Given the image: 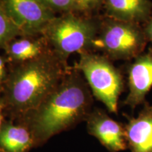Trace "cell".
Here are the masks:
<instances>
[{"label":"cell","mask_w":152,"mask_h":152,"mask_svg":"<svg viewBox=\"0 0 152 152\" xmlns=\"http://www.w3.org/2000/svg\"><path fill=\"white\" fill-rule=\"evenodd\" d=\"M91 92L82 73L71 67L60 84L39 106L23 117L36 138L47 140L87 120L92 112Z\"/></svg>","instance_id":"cell-1"},{"label":"cell","mask_w":152,"mask_h":152,"mask_svg":"<svg viewBox=\"0 0 152 152\" xmlns=\"http://www.w3.org/2000/svg\"><path fill=\"white\" fill-rule=\"evenodd\" d=\"M71 67L52 49L14 65L1 87V102L11 113L24 116L39 106L60 84Z\"/></svg>","instance_id":"cell-2"},{"label":"cell","mask_w":152,"mask_h":152,"mask_svg":"<svg viewBox=\"0 0 152 152\" xmlns=\"http://www.w3.org/2000/svg\"><path fill=\"white\" fill-rule=\"evenodd\" d=\"M102 16L75 12L56 16L42 33L49 47L67 61L73 53L94 52V42L99 30Z\"/></svg>","instance_id":"cell-3"},{"label":"cell","mask_w":152,"mask_h":152,"mask_svg":"<svg viewBox=\"0 0 152 152\" xmlns=\"http://www.w3.org/2000/svg\"><path fill=\"white\" fill-rule=\"evenodd\" d=\"M148 39L142 25L102 16L93 51L111 61H130L144 52Z\"/></svg>","instance_id":"cell-4"},{"label":"cell","mask_w":152,"mask_h":152,"mask_svg":"<svg viewBox=\"0 0 152 152\" xmlns=\"http://www.w3.org/2000/svg\"><path fill=\"white\" fill-rule=\"evenodd\" d=\"M79 56L78 61L73 67L82 73L95 97L109 112L117 113L119 97L125 90L122 73L104 55L85 52Z\"/></svg>","instance_id":"cell-5"},{"label":"cell","mask_w":152,"mask_h":152,"mask_svg":"<svg viewBox=\"0 0 152 152\" xmlns=\"http://www.w3.org/2000/svg\"><path fill=\"white\" fill-rule=\"evenodd\" d=\"M1 4L22 35H39L56 15L40 0H0Z\"/></svg>","instance_id":"cell-6"},{"label":"cell","mask_w":152,"mask_h":152,"mask_svg":"<svg viewBox=\"0 0 152 152\" xmlns=\"http://www.w3.org/2000/svg\"><path fill=\"white\" fill-rule=\"evenodd\" d=\"M133 60L127 69L129 93L123 104L134 109L145 103L152 87V48Z\"/></svg>","instance_id":"cell-7"},{"label":"cell","mask_w":152,"mask_h":152,"mask_svg":"<svg viewBox=\"0 0 152 152\" xmlns=\"http://www.w3.org/2000/svg\"><path fill=\"white\" fill-rule=\"evenodd\" d=\"M87 121L89 133L97 138L109 151L118 152L126 149L128 142L125 125L98 109L92 111Z\"/></svg>","instance_id":"cell-8"},{"label":"cell","mask_w":152,"mask_h":152,"mask_svg":"<svg viewBox=\"0 0 152 152\" xmlns=\"http://www.w3.org/2000/svg\"><path fill=\"white\" fill-rule=\"evenodd\" d=\"M125 125L131 152H152V105L147 102L137 117H128Z\"/></svg>","instance_id":"cell-9"},{"label":"cell","mask_w":152,"mask_h":152,"mask_svg":"<svg viewBox=\"0 0 152 152\" xmlns=\"http://www.w3.org/2000/svg\"><path fill=\"white\" fill-rule=\"evenodd\" d=\"M106 16L110 18L144 25L152 14L151 0H103Z\"/></svg>","instance_id":"cell-10"},{"label":"cell","mask_w":152,"mask_h":152,"mask_svg":"<svg viewBox=\"0 0 152 152\" xmlns=\"http://www.w3.org/2000/svg\"><path fill=\"white\" fill-rule=\"evenodd\" d=\"M50 49L45 38L39 35L19 36L7 44L4 50L8 62L17 65L35 59Z\"/></svg>","instance_id":"cell-11"},{"label":"cell","mask_w":152,"mask_h":152,"mask_svg":"<svg viewBox=\"0 0 152 152\" xmlns=\"http://www.w3.org/2000/svg\"><path fill=\"white\" fill-rule=\"evenodd\" d=\"M32 142L31 134L26 127L6 123L0 128V151L26 152Z\"/></svg>","instance_id":"cell-12"},{"label":"cell","mask_w":152,"mask_h":152,"mask_svg":"<svg viewBox=\"0 0 152 152\" xmlns=\"http://www.w3.org/2000/svg\"><path fill=\"white\" fill-rule=\"evenodd\" d=\"M22 34L18 27L7 16L0 4V49H4L7 45Z\"/></svg>","instance_id":"cell-13"},{"label":"cell","mask_w":152,"mask_h":152,"mask_svg":"<svg viewBox=\"0 0 152 152\" xmlns=\"http://www.w3.org/2000/svg\"><path fill=\"white\" fill-rule=\"evenodd\" d=\"M76 12L86 16H94L103 8V0H72Z\"/></svg>","instance_id":"cell-14"},{"label":"cell","mask_w":152,"mask_h":152,"mask_svg":"<svg viewBox=\"0 0 152 152\" xmlns=\"http://www.w3.org/2000/svg\"><path fill=\"white\" fill-rule=\"evenodd\" d=\"M47 8L55 14H64L76 12L72 0H40Z\"/></svg>","instance_id":"cell-15"},{"label":"cell","mask_w":152,"mask_h":152,"mask_svg":"<svg viewBox=\"0 0 152 152\" xmlns=\"http://www.w3.org/2000/svg\"><path fill=\"white\" fill-rule=\"evenodd\" d=\"M7 63L8 61L7 58L0 56V87H1L5 83L9 73V70L7 66Z\"/></svg>","instance_id":"cell-16"},{"label":"cell","mask_w":152,"mask_h":152,"mask_svg":"<svg viewBox=\"0 0 152 152\" xmlns=\"http://www.w3.org/2000/svg\"><path fill=\"white\" fill-rule=\"evenodd\" d=\"M142 26H143L144 33H145L148 42L152 44V14L149 20H147V22L142 25Z\"/></svg>","instance_id":"cell-17"},{"label":"cell","mask_w":152,"mask_h":152,"mask_svg":"<svg viewBox=\"0 0 152 152\" xmlns=\"http://www.w3.org/2000/svg\"><path fill=\"white\" fill-rule=\"evenodd\" d=\"M4 108V106L1 102V100H0V128H1L3 123V115H2V110Z\"/></svg>","instance_id":"cell-18"}]
</instances>
